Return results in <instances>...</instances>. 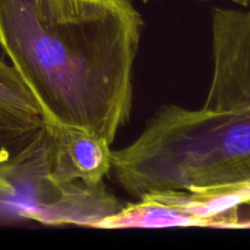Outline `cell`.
I'll return each instance as SVG.
<instances>
[{"label":"cell","instance_id":"obj_8","mask_svg":"<svg viewBox=\"0 0 250 250\" xmlns=\"http://www.w3.org/2000/svg\"><path fill=\"white\" fill-rule=\"evenodd\" d=\"M237 229H250V221H241L238 224V226H237Z\"/></svg>","mask_w":250,"mask_h":250},{"label":"cell","instance_id":"obj_3","mask_svg":"<svg viewBox=\"0 0 250 250\" xmlns=\"http://www.w3.org/2000/svg\"><path fill=\"white\" fill-rule=\"evenodd\" d=\"M122 207L104 182L89 186L54 178L51 138L44 124L16 153L0 159V225L93 227Z\"/></svg>","mask_w":250,"mask_h":250},{"label":"cell","instance_id":"obj_1","mask_svg":"<svg viewBox=\"0 0 250 250\" xmlns=\"http://www.w3.org/2000/svg\"><path fill=\"white\" fill-rule=\"evenodd\" d=\"M143 24L129 0H0V45L44 124L109 144L131 116Z\"/></svg>","mask_w":250,"mask_h":250},{"label":"cell","instance_id":"obj_6","mask_svg":"<svg viewBox=\"0 0 250 250\" xmlns=\"http://www.w3.org/2000/svg\"><path fill=\"white\" fill-rule=\"evenodd\" d=\"M43 124L36 99L14 66L0 60V125L12 133H31Z\"/></svg>","mask_w":250,"mask_h":250},{"label":"cell","instance_id":"obj_2","mask_svg":"<svg viewBox=\"0 0 250 250\" xmlns=\"http://www.w3.org/2000/svg\"><path fill=\"white\" fill-rule=\"evenodd\" d=\"M115 177L133 198L250 185V116L163 105L141 136L112 151Z\"/></svg>","mask_w":250,"mask_h":250},{"label":"cell","instance_id":"obj_4","mask_svg":"<svg viewBox=\"0 0 250 250\" xmlns=\"http://www.w3.org/2000/svg\"><path fill=\"white\" fill-rule=\"evenodd\" d=\"M214 71L203 109L250 116V5L212 10Z\"/></svg>","mask_w":250,"mask_h":250},{"label":"cell","instance_id":"obj_7","mask_svg":"<svg viewBox=\"0 0 250 250\" xmlns=\"http://www.w3.org/2000/svg\"><path fill=\"white\" fill-rule=\"evenodd\" d=\"M229 1L234 2V4L239 5L242 7H248L250 5V0H229Z\"/></svg>","mask_w":250,"mask_h":250},{"label":"cell","instance_id":"obj_5","mask_svg":"<svg viewBox=\"0 0 250 250\" xmlns=\"http://www.w3.org/2000/svg\"><path fill=\"white\" fill-rule=\"evenodd\" d=\"M44 126L50 133L51 173L56 181L89 186L103 182L112 167L111 144L78 127L53 124Z\"/></svg>","mask_w":250,"mask_h":250}]
</instances>
